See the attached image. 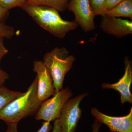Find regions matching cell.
<instances>
[{
    "mask_svg": "<svg viewBox=\"0 0 132 132\" xmlns=\"http://www.w3.org/2000/svg\"><path fill=\"white\" fill-rule=\"evenodd\" d=\"M42 102L37 95V79L35 77L28 89L14 99L0 111V120L7 125L18 124L19 121L38 112Z\"/></svg>",
    "mask_w": 132,
    "mask_h": 132,
    "instance_id": "obj_1",
    "label": "cell"
},
{
    "mask_svg": "<svg viewBox=\"0 0 132 132\" xmlns=\"http://www.w3.org/2000/svg\"><path fill=\"white\" fill-rule=\"evenodd\" d=\"M21 7L39 26L59 38H64L69 31L79 27L75 20H63L59 11L53 8L29 5L27 3Z\"/></svg>",
    "mask_w": 132,
    "mask_h": 132,
    "instance_id": "obj_2",
    "label": "cell"
},
{
    "mask_svg": "<svg viewBox=\"0 0 132 132\" xmlns=\"http://www.w3.org/2000/svg\"><path fill=\"white\" fill-rule=\"evenodd\" d=\"M75 61V56L65 47H55L44 55L43 61L52 76L55 93L63 89L65 76Z\"/></svg>",
    "mask_w": 132,
    "mask_h": 132,
    "instance_id": "obj_3",
    "label": "cell"
},
{
    "mask_svg": "<svg viewBox=\"0 0 132 132\" xmlns=\"http://www.w3.org/2000/svg\"><path fill=\"white\" fill-rule=\"evenodd\" d=\"M72 96V90L68 87L55 93L52 98L43 102L35 114L36 119L51 122L59 119L64 105Z\"/></svg>",
    "mask_w": 132,
    "mask_h": 132,
    "instance_id": "obj_4",
    "label": "cell"
},
{
    "mask_svg": "<svg viewBox=\"0 0 132 132\" xmlns=\"http://www.w3.org/2000/svg\"><path fill=\"white\" fill-rule=\"evenodd\" d=\"M88 95L87 93L79 95L69 99L65 104L59 118L61 132H75L82 113L80 105Z\"/></svg>",
    "mask_w": 132,
    "mask_h": 132,
    "instance_id": "obj_5",
    "label": "cell"
},
{
    "mask_svg": "<svg viewBox=\"0 0 132 132\" xmlns=\"http://www.w3.org/2000/svg\"><path fill=\"white\" fill-rule=\"evenodd\" d=\"M67 9L73 13L75 16L74 20L85 32H92L95 29L94 19L96 16L89 0H70Z\"/></svg>",
    "mask_w": 132,
    "mask_h": 132,
    "instance_id": "obj_6",
    "label": "cell"
},
{
    "mask_svg": "<svg viewBox=\"0 0 132 132\" xmlns=\"http://www.w3.org/2000/svg\"><path fill=\"white\" fill-rule=\"evenodd\" d=\"M33 71L36 74L38 98L43 102L55 93L53 79L43 61L35 60L33 62Z\"/></svg>",
    "mask_w": 132,
    "mask_h": 132,
    "instance_id": "obj_7",
    "label": "cell"
},
{
    "mask_svg": "<svg viewBox=\"0 0 132 132\" xmlns=\"http://www.w3.org/2000/svg\"><path fill=\"white\" fill-rule=\"evenodd\" d=\"M91 113L102 124L106 125L111 132H132V108L129 113L125 116H110L93 108Z\"/></svg>",
    "mask_w": 132,
    "mask_h": 132,
    "instance_id": "obj_8",
    "label": "cell"
},
{
    "mask_svg": "<svg viewBox=\"0 0 132 132\" xmlns=\"http://www.w3.org/2000/svg\"><path fill=\"white\" fill-rule=\"evenodd\" d=\"M125 72L123 77L119 81L113 84L102 83L101 87L103 89H112L118 91L120 94L121 104L126 102L132 103V94L131 87L132 82V62L128 57L125 60Z\"/></svg>",
    "mask_w": 132,
    "mask_h": 132,
    "instance_id": "obj_9",
    "label": "cell"
},
{
    "mask_svg": "<svg viewBox=\"0 0 132 132\" xmlns=\"http://www.w3.org/2000/svg\"><path fill=\"white\" fill-rule=\"evenodd\" d=\"M100 27L104 32L117 38L132 34V21L117 17L102 16Z\"/></svg>",
    "mask_w": 132,
    "mask_h": 132,
    "instance_id": "obj_10",
    "label": "cell"
},
{
    "mask_svg": "<svg viewBox=\"0 0 132 132\" xmlns=\"http://www.w3.org/2000/svg\"><path fill=\"white\" fill-rule=\"evenodd\" d=\"M105 15L111 17H124L132 20V0H124L119 4L105 12Z\"/></svg>",
    "mask_w": 132,
    "mask_h": 132,
    "instance_id": "obj_11",
    "label": "cell"
},
{
    "mask_svg": "<svg viewBox=\"0 0 132 132\" xmlns=\"http://www.w3.org/2000/svg\"><path fill=\"white\" fill-rule=\"evenodd\" d=\"M70 0H27L26 3L29 5L45 6L64 12L67 9Z\"/></svg>",
    "mask_w": 132,
    "mask_h": 132,
    "instance_id": "obj_12",
    "label": "cell"
},
{
    "mask_svg": "<svg viewBox=\"0 0 132 132\" xmlns=\"http://www.w3.org/2000/svg\"><path fill=\"white\" fill-rule=\"evenodd\" d=\"M23 93L9 90L3 86L0 88V111L12 100Z\"/></svg>",
    "mask_w": 132,
    "mask_h": 132,
    "instance_id": "obj_13",
    "label": "cell"
},
{
    "mask_svg": "<svg viewBox=\"0 0 132 132\" xmlns=\"http://www.w3.org/2000/svg\"><path fill=\"white\" fill-rule=\"evenodd\" d=\"M106 0H89L90 6L95 16L105 15L103 6Z\"/></svg>",
    "mask_w": 132,
    "mask_h": 132,
    "instance_id": "obj_14",
    "label": "cell"
},
{
    "mask_svg": "<svg viewBox=\"0 0 132 132\" xmlns=\"http://www.w3.org/2000/svg\"><path fill=\"white\" fill-rule=\"evenodd\" d=\"M27 0H0V5L9 10L16 7H21L26 3Z\"/></svg>",
    "mask_w": 132,
    "mask_h": 132,
    "instance_id": "obj_15",
    "label": "cell"
},
{
    "mask_svg": "<svg viewBox=\"0 0 132 132\" xmlns=\"http://www.w3.org/2000/svg\"><path fill=\"white\" fill-rule=\"evenodd\" d=\"M14 34V30L13 27L6 25L3 22H0V36L10 39Z\"/></svg>",
    "mask_w": 132,
    "mask_h": 132,
    "instance_id": "obj_16",
    "label": "cell"
},
{
    "mask_svg": "<svg viewBox=\"0 0 132 132\" xmlns=\"http://www.w3.org/2000/svg\"><path fill=\"white\" fill-rule=\"evenodd\" d=\"M124 1V0H106L104 3L103 6V10L104 13L106 10L112 8Z\"/></svg>",
    "mask_w": 132,
    "mask_h": 132,
    "instance_id": "obj_17",
    "label": "cell"
},
{
    "mask_svg": "<svg viewBox=\"0 0 132 132\" xmlns=\"http://www.w3.org/2000/svg\"><path fill=\"white\" fill-rule=\"evenodd\" d=\"M4 38L0 36V62L3 58L8 53V50L5 46L4 43Z\"/></svg>",
    "mask_w": 132,
    "mask_h": 132,
    "instance_id": "obj_18",
    "label": "cell"
},
{
    "mask_svg": "<svg viewBox=\"0 0 132 132\" xmlns=\"http://www.w3.org/2000/svg\"><path fill=\"white\" fill-rule=\"evenodd\" d=\"M9 78L8 74L0 68V88L3 86L6 81Z\"/></svg>",
    "mask_w": 132,
    "mask_h": 132,
    "instance_id": "obj_19",
    "label": "cell"
},
{
    "mask_svg": "<svg viewBox=\"0 0 132 132\" xmlns=\"http://www.w3.org/2000/svg\"><path fill=\"white\" fill-rule=\"evenodd\" d=\"M52 128V126L50 122L45 121L43 123L42 126L37 132H49Z\"/></svg>",
    "mask_w": 132,
    "mask_h": 132,
    "instance_id": "obj_20",
    "label": "cell"
},
{
    "mask_svg": "<svg viewBox=\"0 0 132 132\" xmlns=\"http://www.w3.org/2000/svg\"><path fill=\"white\" fill-rule=\"evenodd\" d=\"M9 10L0 5V22H3L7 18Z\"/></svg>",
    "mask_w": 132,
    "mask_h": 132,
    "instance_id": "obj_21",
    "label": "cell"
},
{
    "mask_svg": "<svg viewBox=\"0 0 132 132\" xmlns=\"http://www.w3.org/2000/svg\"><path fill=\"white\" fill-rule=\"evenodd\" d=\"M102 124L95 119L92 125V132H98Z\"/></svg>",
    "mask_w": 132,
    "mask_h": 132,
    "instance_id": "obj_22",
    "label": "cell"
},
{
    "mask_svg": "<svg viewBox=\"0 0 132 132\" xmlns=\"http://www.w3.org/2000/svg\"><path fill=\"white\" fill-rule=\"evenodd\" d=\"M53 127L52 132H61V128L60 124L59 119L54 121Z\"/></svg>",
    "mask_w": 132,
    "mask_h": 132,
    "instance_id": "obj_23",
    "label": "cell"
},
{
    "mask_svg": "<svg viewBox=\"0 0 132 132\" xmlns=\"http://www.w3.org/2000/svg\"><path fill=\"white\" fill-rule=\"evenodd\" d=\"M17 124L7 125V128L5 132H19L17 129Z\"/></svg>",
    "mask_w": 132,
    "mask_h": 132,
    "instance_id": "obj_24",
    "label": "cell"
}]
</instances>
